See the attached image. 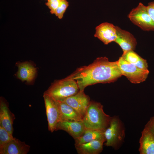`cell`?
I'll return each instance as SVG.
<instances>
[{"label": "cell", "mask_w": 154, "mask_h": 154, "mask_svg": "<svg viewBox=\"0 0 154 154\" xmlns=\"http://www.w3.org/2000/svg\"><path fill=\"white\" fill-rule=\"evenodd\" d=\"M122 75L118 61L110 62L107 57H101L88 66L77 68L66 77L75 80L80 91H84L90 85L114 82Z\"/></svg>", "instance_id": "1"}, {"label": "cell", "mask_w": 154, "mask_h": 154, "mask_svg": "<svg viewBox=\"0 0 154 154\" xmlns=\"http://www.w3.org/2000/svg\"><path fill=\"white\" fill-rule=\"evenodd\" d=\"M140 69L145 70H148V65L146 60L141 57L139 60L136 64H134Z\"/></svg>", "instance_id": "23"}, {"label": "cell", "mask_w": 154, "mask_h": 154, "mask_svg": "<svg viewBox=\"0 0 154 154\" xmlns=\"http://www.w3.org/2000/svg\"><path fill=\"white\" fill-rule=\"evenodd\" d=\"M30 147L25 142L14 137L6 145L3 154H27Z\"/></svg>", "instance_id": "17"}, {"label": "cell", "mask_w": 154, "mask_h": 154, "mask_svg": "<svg viewBox=\"0 0 154 154\" xmlns=\"http://www.w3.org/2000/svg\"><path fill=\"white\" fill-rule=\"evenodd\" d=\"M91 101L89 96L85 94L84 90L80 91L62 102L74 108L83 118Z\"/></svg>", "instance_id": "8"}, {"label": "cell", "mask_w": 154, "mask_h": 154, "mask_svg": "<svg viewBox=\"0 0 154 154\" xmlns=\"http://www.w3.org/2000/svg\"><path fill=\"white\" fill-rule=\"evenodd\" d=\"M121 57L126 61L133 64L137 63L141 57L133 50L123 54Z\"/></svg>", "instance_id": "20"}, {"label": "cell", "mask_w": 154, "mask_h": 154, "mask_svg": "<svg viewBox=\"0 0 154 154\" xmlns=\"http://www.w3.org/2000/svg\"><path fill=\"white\" fill-rule=\"evenodd\" d=\"M14 137L5 129L0 125V154H3L4 149L8 142Z\"/></svg>", "instance_id": "19"}, {"label": "cell", "mask_w": 154, "mask_h": 154, "mask_svg": "<svg viewBox=\"0 0 154 154\" xmlns=\"http://www.w3.org/2000/svg\"><path fill=\"white\" fill-rule=\"evenodd\" d=\"M125 131L123 123L119 117H111L109 125L104 131L105 145L118 149L124 141Z\"/></svg>", "instance_id": "4"}, {"label": "cell", "mask_w": 154, "mask_h": 154, "mask_svg": "<svg viewBox=\"0 0 154 154\" xmlns=\"http://www.w3.org/2000/svg\"><path fill=\"white\" fill-rule=\"evenodd\" d=\"M49 131H56L57 124L61 120L60 114L57 102L51 96L43 94Z\"/></svg>", "instance_id": "7"}, {"label": "cell", "mask_w": 154, "mask_h": 154, "mask_svg": "<svg viewBox=\"0 0 154 154\" xmlns=\"http://www.w3.org/2000/svg\"><path fill=\"white\" fill-rule=\"evenodd\" d=\"M129 20L134 25L145 31H154V22L149 16L147 6L139 3L128 15Z\"/></svg>", "instance_id": "5"}, {"label": "cell", "mask_w": 154, "mask_h": 154, "mask_svg": "<svg viewBox=\"0 0 154 154\" xmlns=\"http://www.w3.org/2000/svg\"><path fill=\"white\" fill-rule=\"evenodd\" d=\"M86 129L82 121H60L57 124L56 131L58 130L64 131L75 139L81 136Z\"/></svg>", "instance_id": "11"}, {"label": "cell", "mask_w": 154, "mask_h": 154, "mask_svg": "<svg viewBox=\"0 0 154 154\" xmlns=\"http://www.w3.org/2000/svg\"><path fill=\"white\" fill-rule=\"evenodd\" d=\"M46 0L48 1V0Z\"/></svg>", "instance_id": "26"}, {"label": "cell", "mask_w": 154, "mask_h": 154, "mask_svg": "<svg viewBox=\"0 0 154 154\" xmlns=\"http://www.w3.org/2000/svg\"><path fill=\"white\" fill-rule=\"evenodd\" d=\"M80 91L76 81L66 77L55 80L44 94L47 95L55 100L63 102Z\"/></svg>", "instance_id": "3"}, {"label": "cell", "mask_w": 154, "mask_h": 154, "mask_svg": "<svg viewBox=\"0 0 154 154\" xmlns=\"http://www.w3.org/2000/svg\"><path fill=\"white\" fill-rule=\"evenodd\" d=\"M15 119L14 114L10 111L8 105L2 98L0 101V125L10 133L13 135V122Z\"/></svg>", "instance_id": "12"}, {"label": "cell", "mask_w": 154, "mask_h": 154, "mask_svg": "<svg viewBox=\"0 0 154 154\" xmlns=\"http://www.w3.org/2000/svg\"><path fill=\"white\" fill-rule=\"evenodd\" d=\"M69 5V3L66 0H61L60 3L54 14L59 19H62L66 9Z\"/></svg>", "instance_id": "21"}, {"label": "cell", "mask_w": 154, "mask_h": 154, "mask_svg": "<svg viewBox=\"0 0 154 154\" xmlns=\"http://www.w3.org/2000/svg\"><path fill=\"white\" fill-rule=\"evenodd\" d=\"M94 36L106 45L115 42L117 37L116 26L108 22L102 23L96 27Z\"/></svg>", "instance_id": "9"}, {"label": "cell", "mask_w": 154, "mask_h": 154, "mask_svg": "<svg viewBox=\"0 0 154 154\" xmlns=\"http://www.w3.org/2000/svg\"><path fill=\"white\" fill-rule=\"evenodd\" d=\"M139 140V151L140 154H154V136L145 127L142 131Z\"/></svg>", "instance_id": "13"}, {"label": "cell", "mask_w": 154, "mask_h": 154, "mask_svg": "<svg viewBox=\"0 0 154 154\" xmlns=\"http://www.w3.org/2000/svg\"><path fill=\"white\" fill-rule=\"evenodd\" d=\"M118 61L122 75L126 77L132 83L139 84L145 80L149 73V70L139 68L134 64L125 60L121 56Z\"/></svg>", "instance_id": "6"}, {"label": "cell", "mask_w": 154, "mask_h": 154, "mask_svg": "<svg viewBox=\"0 0 154 154\" xmlns=\"http://www.w3.org/2000/svg\"><path fill=\"white\" fill-rule=\"evenodd\" d=\"M145 127L148 128L154 136V116L151 117Z\"/></svg>", "instance_id": "25"}, {"label": "cell", "mask_w": 154, "mask_h": 154, "mask_svg": "<svg viewBox=\"0 0 154 154\" xmlns=\"http://www.w3.org/2000/svg\"><path fill=\"white\" fill-rule=\"evenodd\" d=\"M56 101L60 114V121H82L83 117L74 108L64 102Z\"/></svg>", "instance_id": "16"}, {"label": "cell", "mask_w": 154, "mask_h": 154, "mask_svg": "<svg viewBox=\"0 0 154 154\" xmlns=\"http://www.w3.org/2000/svg\"><path fill=\"white\" fill-rule=\"evenodd\" d=\"M18 70L17 73V78L22 81L30 82L34 79L37 72L36 68L28 62L17 64Z\"/></svg>", "instance_id": "15"}, {"label": "cell", "mask_w": 154, "mask_h": 154, "mask_svg": "<svg viewBox=\"0 0 154 154\" xmlns=\"http://www.w3.org/2000/svg\"><path fill=\"white\" fill-rule=\"evenodd\" d=\"M61 0H48L45 5L50 9V12L54 14L55 10L58 6Z\"/></svg>", "instance_id": "22"}, {"label": "cell", "mask_w": 154, "mask_h": 154, "mask_svg": "<svg viewBox=\"0 0 154 154\" xmlns=\"http://www.w3.org/2000/svg\"><path fill=\"white\" fill-rule=\"evenodd\" d=\"M116 38L115 41L121 48L124 54L130 50H134L137 44L134 36L129 32L116 26Z\"/></svg>", "instance_id": "10"}, {"label": "cell", "mask_w": 154, "mask_h": 154, "mask_svg": "<svg viewBox=\"0 0 154 154\" xmlns=\"http://www.w3.org/2000/svg\"><path fill=\"white\" fill-rule=\"evenodd\" d=\"M105 139L94 140L87 143L75 145L79 154H98L103 150Z\"/></svg>", "instance_id": "14"}, {"label": "cell", "mask_w": 154, "mask_h": 154, "mask_svg": "<svg viewBox=\"0 0 154 154\" xmlns=\"http://www.w3.org/2000/svg\"><path fill=\"white\" fill-rule=\"evenodd\" d=\"M100 102L91 101L82 121L86 129L104 131L109 125L111 117L106 114Z\"/></svg>", "instance_id": "2"}, {"label": "cell", "mask_w": 154, "mask_h": 154, "mask_svg": "<svg viewBox=\"0 0 154 154\" xmlns=\"http://www.w3.org/2000/svg\"><path fill=\"white\" fill-rule=\"evenodd\" d=\"M104 139H105L104 131L86 129L84 133L81 136L74 139L75 145Z\"/></svg>", "instance_id": "18"}, {"label": "cell", "mask_w": 154, "mask_h": 154, "mask_svg": "<svg viewBox=\"0 0 154 154\" xmlns=\"http://www.w3.org/2000/svg\"><path fill=\"white\" fill-rule=\"evenodd\" d=\"M147 7L149 16L154 22V1L149 3Z\"/></svg>", "instance_id": "24"}]
</instances>
